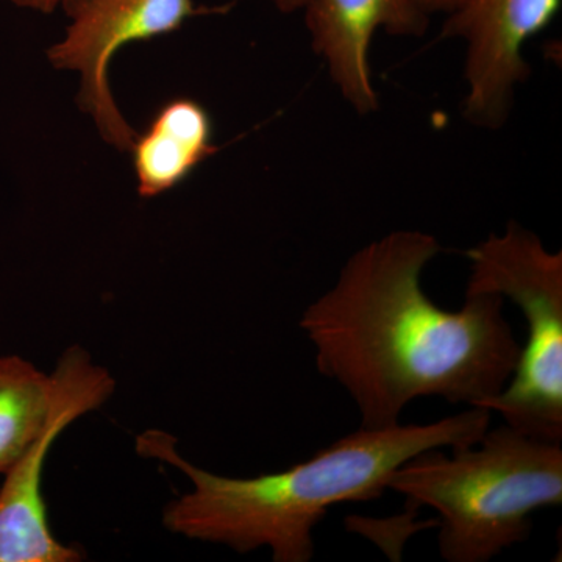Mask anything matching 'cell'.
<instances>
[{"label": "cell", "instance_id": "6da1fadb", "mask_svg": "<svg viewBox=\"0 0 562 562\" xmlns=\"http://www.w3.org/2000/svg\"><path fill=\"white\" fill-rule=\"evenodd\" d=\"M435 236L395 231L366 244L301 317L321 375L357 405L361 428L401 422L422 397L482 406L512 379L520 346L505 299L465 294L449 312L428 297L422 273L441 254Z\"/></svg>", "mask_w": 562, "mask_h": 562}, {"label": "cell", "instance_id": "7a4b0ae2", "mask_svg": "<svg viewBox=\"0 0 562 562\" xmlns=\"http://www.w3.org/2000/svg\"><path fill=\"white\" fill-rule=\"evenodd\" d=\"M491 417L490 409L471 406L431 424L360 427L301 464L254 479L195 468L166 431L143 432L136 450L173 465L194 486L165 506L162 524L169 531L243 554L266 547L276 562H310L314 528L333 506L382 497L392 473L406 461L425 450L472 446L490 428Z\"/></svg>", "mask_w": 562, "mask_h": 562}, {"label": "cell", "instance_id": "3957f363", "mask_svg": "<svg viewBox=\"0 0 562 562\" xmlns=\"http://www.w3.org/2000/svg\"><path fill=\"white\" fill-rule=\"evenodd\" d=\"M425 450L392 473L387 490L438 513L447 562H487L522 543L531 516L562 505V446L502 425L472 446Z\"/></svg>", "mask_w": 562, "mask_h": 562}, {"label": "cell", "instance_id": "277c9868", "mask_svg": "<svg viewBox=\"0 0 562 562\" xmlns=\"http://www.w3.org/2000/svg\"><path fill=\"white\" fill-rule=\"evenodd\" d=\"M465 294H497L519 306L527 322L512 379L480 408L543 441L562 442V254L509 222L468 251Z\"/></svg>", "mask_w": 562, "mask_h": 562}, {"label": "cell", "instance_id": "5b68a950", "mask_svg": "<svg viewBox=\"0 0 562 562\" xmlns=\"http://www.w3.org/2000/svg\"><path fill=\"white\" fill-rule=\"evenodd\" d=\"M50 416L38 438L3 473L0 487V562H77L80 547L55 538L47 522L43 472L47 454L72 422L101 408L116 390V380L79 346L61 355L54 373Z\"/></svg>", "mask_w": 562, "mask_h": 562}, {"label": "cell", "instance_id": "8992f818", "mask_svg": "<svg viewBox=\"0 0 562 562\" xmlns=\"http://www.w3.org/2000/svg\"><path fill=\"white\" fill-rule=\"evenodd\" d=\"M195 5L194 0H72L65 7L70 24L65 38L47 52L52 66L80 72L77 102L90 114L103 140L131 150L136 132L124 120L109 85L111 58L133 43L180 31L184 22L233 7Z\"/></svg>", "mask_w": 562, "mask_h": 562}, {"label": "cell", "instance_id": "52a82bcc", "mask_svg": "<svg viewBox=\"0 0 562 562\" xmlns=\"http://www.w3.org/2000/svg\"><path fill=\"white\" fill-rule=\"evenodd\" d=\"M561 0H465L447 14L441 38L464 43L462 114L497 131L508 121L517 88L530 77L524 47L557 18Z\"/></svg>", "mask_w": 562, "mask_h": 562}, {"label": "cell", "instance_id": "ba28073f", "mask_svg": "<svg viewBox=\"0 0 562 562\" xmlns=\"http://www.w3.org/2000/svg\"><path fill=\"white\" fill-rule=\"evenodd\" d=\"M303 10L314 52L360 116L380 106L369 61L373 35L383 29L390 35L422 36L430 25V14L414 0H306Z\"/></svg>", "mask_w": 562, "mask_h": 562}, {"label": "cell", "instance_id": "9c48e42d", "mask_svg": "<svg viewBox=\"0 0 562 562\" xmlns=\"http://www.w3.org/2000/svg\"><path fill=\"white\" fill-rule=\"evenodd\" d=\"M138 194L154 199L180 187L217 151L211 114L201 102L176 98L162 103L131 147Z\"/></svg>", "mask_w": 562, "mask_h": 562}, {"label": "cell", "instance_id": "30bf717a", "mask_svg": "<svg viewBox=\"0 0 562 562\" xmlns=\"http://www.w3.org/2000/svg\"><path fill=\"white\" fill-rule=\"evenodd\" d=\"M52 376L18 355H0V473L9 471L50 416Z\"/></svg>", "mask_w": 562, "mask_h": 562}, {"label": "cell", "instance_id": "8fae6325", "mask_svg": "<svg viewBox=\"0 0 562 562\" xmlns=\"http://www.w3.org/2000/svg\"><path fill=\"white\" fill-rule=\"evenodd\" d=\"M5 2L13 3V5L21 7L40 13H52L57 9H65L72 0H5Z\"/></svg>", "mask_w": 562, "mask_h": 562}, {"label": "cell", "instance_id": "7c38bea8", "mask_svg": "<svg viewBox=\"0 0 562 562\" xmlns=\"http://www.w3.org/2000/svg\"><path fill=\"white\" fill-rule=\"evenodd\" d=\"M417 5L427 14L443 13L449 14L461 7L465 0H414Z\"/></svg>", "mask_w": 562, "mask_h": 562}, {"label": "cell", "instance_id": "4fadbf2b", "mask_svg": "<svg viewBox=\"0 0 562 562\" xmlns=\"http://www.w3.org/2000/svg\"><path fill=\"white\" fill-rule=\"evenodd\" d=\"M273 3L281 13H294V11L303 10L306 0H273Z\"/></svg>", "mask_w": 562, "mask_h": 562}]
</instances>
